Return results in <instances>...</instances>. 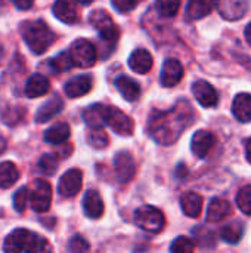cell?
<instances>
[{
	"mask_svg": "<svg viewBox=\"0 0 251 253\" xmlns=\"http://www.w3.org/2000/svg\"><path fill=\"white\" fill-rule=\"evenodd\" d=\"M83 184V175L78 169H71L65 172L58 182V193L62 197H74Z\"/></svg>",
	"mask_w": 251,
	"mask_h": 253,
	"instance_id": "10",
	"label": "cell"
},
{
	"mask_svg": "<svg viewBox=\"0 0 251 253\" xmlns=\"http://www.w3.org/2000/svg\"><path fill=\"white\" fill-rule=\"evenodd\" d=\"M195 120V113L188 101H179L169 111H154L148 122V132L161 145L175 144L186 127Z\"/></svg>",
	"mask_w": 251,
	"mask_h": 253,
	"instance_id": "1",
	"label": "cell"
},
{
	"mask_svg": "<svg viewBox=\"0 0 251 253\" xmlns=\"http://www.w3.org/2000/svg\"><path fill=\"white\" fill-rule=\"evenodd\" d=\"M68 53L72 59L74 67H80V68H90L98 59V50L95 44L86 39L75 40L71 44Z\"/></svg>",
	"mask_w": 251,
	"mask_h": 253,
	"instance_id": "5",
	"label": "cell"
},
{
	"mask_svg": "<svg viewBox=\"0 0 251 253\" xmlns=\"http://www.w3.org/2000/svg\"><path fill=\"white\" fill-rule=\"evenodd\" d=\"M93 87V80L90 76L83 74V76H77L74 79H71L67 84H65V93L70 98H80L83 95H87Z\"/></svg>",
	"mask_w": 251,
	"mask_h": 253,
	"instance_id": "16",
	"label": "cell"
},
{
	"mask_svg": "<svg viewBox=\"0 0 251 253\" xmlns=\"http://www.w3.org/2000/svg\"><path fill=\"white\" fill-rule=\"evenodd\" d=\"M180 208L189 218H198L203 211V197L197 193H185L180 197Z\"/></svg>",
	"mask_w": 251,
	"mask_h": 253,
	"instance_id": "25",
	"label": "cell"
},
{
	"mask_svg": "<svg viewBox=\"0 0 251 253\" xmlns=\"http://www.w3.org/2000/svg\"><path fill=\"white\" fill-rule=\"evenodd\" d=\"M133 219L141 230L151 234H158L160 231H163L166 225V218L163 212L154 206H142L136 209Z\"/></svg>",
	"mask_w": 251,
	"mask_h": 253,
	"instance_id": "4",
	"label": "cell"
},
{
	"mask_svg": "<svg viewBox=\"0 0 251 253\" xmlns=\"http://www.w3.org/2000/svg\"><path fill=\"white\" fill-rule=\"evenodd\" d=\"M246 154H247V160L251 163V138L246 142Z\"/></svg>",
	"mask_w": 251,
	"mask_h": 253,
	"instance_id": "40",
	"label": "cell"
},
{
	"mask_svg": "<svg viewBox=\"0 0 251 253\" xmlns=\"http://www.w3.org/2000/svg\"><path fill=\"white\" fill-rule=\"evenodd\" d=\"M87 139H89V144L96 150L105 148L108 145V142H109L108 135H107V132L104 129H92Z\"/></svg>",
	"mask_w": 251,
	"mask_h": 253,
	"instance_id": "33",
	"label": "cell"
},
{
	"mask_svg": "<svg viewBox=\"0 0 251 253\" xmlns=\"http://www.w3.org/2000/svg\"><path fill=\"white\" fill-rule=\"evenodd\" d=\"M19 178V170L15 163L12 162H1L0 163V188L12 187Z\"/></svg>",
	"mask_w": 251,
	"mask_h": 253,
	"instance_id": "27",
	"label": "cell"
},
{
	"mask_svg": "<svg viewBox=\"0 0 251 253\" xmlns=\"http://www.w3.org/2000/svg\"><path fill=\"white\" fill-rule=\"evenodd\" d=\"M115 86L123 95V98L129 102H135L141 96V86L136 80H133L129 76H120L115 80Z\"/></svg>",
	"mask_w": 251,
	"mask_h": 253,
	"instance_id": "22",
	"label": "cell"
},
{
	"mask_svg": "<svg viewBox=\"0 0 251 253\" xmlns=\"http://www.w3.org/2000/svg\"><path fill=\"white\" fill-rule=\"evenodd\" d=\"M50 67L56 73H67V71H70L74 67V64H72V59H71L70 53L68 52H62V53L56 55L50 61Z\"/></svg>",
	"mask_w": 251,
	"mask_h": 253,
	"instance_id": "30",
	"label": "cell"
},
{
	"mask_svg": "<svg viewBox=\"0 0 251 253\" xmlns=\"http://www.w3.org/2000/svg\"><path fill=\"white\" fill-rule=\"evenodd\" d=\"M180 7V1H172V0H158L155 1L157 12L164 18H172L178 13Z\"/></svg>",
	"mask_w": 251,
	"mask_h": 253,
	"instance_id": "31",
	"label": "cell"
},
{
	"mask_svg": "<svg viewBox=\"0 0 251 253\" xmlns=\"http://www.w3.org/2000/svg\"><path fill=\"white\" fill-rule=\"evenodd\" d=\"M107 125L121 136H130L135 130L133 120L121 110L107 105Z\"/></svg>",
	"mask_w": 251,
	"mask_h": 253,
	"instance_id": "8",
	"label": "cell"
},
{
	"mask_svg": "<svg viewBox=\"0 0 251 253\" xmlns=\"http://www.w3.org/2000/svg\"><path fill=\"white\" fill-rule=\"evenodd\" d=\"M104 200L96 190H87L83 199V211L87 218L90 219H98L104 215Z\"/></svg>",
	"mask_w": 251,
	"mask_h": 253,
	"instance_id": "14",
	"label": "cell"
},
{
	"mask_svg": "<svg viewBox=\"0 0 251 253\" xmlns=\"http://www.w3.org/2000/svg\"><path fill=\"white\" fill-rule=\"evenodd\" d=\"M70 126L67 123H56L53 126H50L46 132H44V141L47 144H65V141H68L70 138Z\"/></svg>",
	"mask_w": 251,
	"mask_h": 253,
	"instance_id": "26",
	"label": "cell"
},
{
	"mask_svg": "<svg viewBox=\"0 0 251 253\" xmlns=\"http://www.w3.org/2000/svg\"><path fill=\"white\" fill-rule=\"evenodd\" d=\"M83 120L90 129H102L107 125V105L93 104L83 111Z\"/></svg>",
	"mask_w": 251,
	"mask_h": 253,
	"instance_id": "17",
	"label": "cell"
},
{
	"mask_svg": "<svg viewBox=\"0 0 251 253\" xmlns=\"http://www.w3.org/2000/svg\"><path fill=\"white\" fill-rule=\"evenodd\" d=\"M192 93L195 96V99L200 102L201 107L206 108H212L216 107L219 102V95L217 90L206 80H198L192 84Z\"/></svg>",
	"mask_w": 251,
	"mask_h": 253,
	"instance_id": "11",
	"label": "cell"
},
{
	"mask_svg": "<svg viewBox=\"0 0 251 253\" xmlns=\"http://www.w3.org/2000/svg\"><path fill=\"white\" fill-rule=\"evenodd\" d=\"M49 89H50V83L43 74H34L25 83V95L28 98H37L46 95Z\"/></svg>",
	"mask_w": 251,
	"mask_h": 253,
	"instance_id": "24",
	"label": "cell"
},
{
	"mask_svg": "<svg viewBox=\"0 0 251 253\" xmlns=\"http://www.w3.org/2000/svg\"><path fill=\"white\" fill-rule=\"evenodd\" d=\"M62 108H64V101L61 99V96L55 95L53 98H50L40 107V110L36 114V122L46 123V122L52 120L55 116H58L62 111Z\"/></svg>",
	"mask_w": 251,
	"mask_h": 253,
	"instance_id": "21",
	"label": "cell"
},
{
	"mask_svg": "<svg viewBox=\"0 0 251 253\" xmlns=\"http://www.w3.org/2000/svg\"><path fill=\"white\" fill-rule=\"evenodd\" d=\"M53 15L65 22V24H75L78 19H80V15H78V9H77V3H72V1H64V0H59L53 4Z\"/></svg>",
	"mask_w": 251,
	"mask_h": 253,
	"instance_id": "18",
	"label": "cell"
},
{
	"mask_svg": "<svg viewBox=\"0 0 251 253\" xmlns=\"http://www.w3.org/2000/svg\"><path fill=\"white\" fill-rule=\"evenodd\" d=\"M215 4L216 3L203 1V0H192L186 6V18L188 19H201L212 12Z\"/></svg>",
	"mask_w": 251,
	"mask_h": 253,
	"instance_id": "28",
	"label": "cell"
},
{
	"mask_svg": "<svg viewBox=\"0 0 251 253\" xmlns=\"http://www.w3.org/2000/svg\"><path fill=\"white\" fill-rule=\"evenodd\" d=\"M22 37H24V42L27 43V46L36 55L44 53L47 50V47L55 42L53 31L41 19L25 22L22 27Z\"/></svg>",
	"mask_w": 251,
	"mask_h": 253,
	"instance_id": "3",
	"label": "cell"
},
{
	"mask_svg": "<svg viewBox=\"0 0 251 253\" xmlns=\"http://www.w3.org/2000/svg\"><path fill=\"white\" fill-rule=\"evenodd\" d=\"M244 34H246V40L249 42V44H251V22L247 25V27H246Z\"/></svg>",
	"mask_w": 251,
	"mask_h": 253,
	"instance_id": "41",
	"label": "cell"
},
{
	"mask_svg": "<svg viewBox=\"0 0 251 253\" xmlns=\"http://www.w3.org/2000/svg\"><path fill=\"white\" fill-rule=\"evenodd\" d=\"M89 251V243L84 237L81 236H74L68 242V252L70 253H87Z\"/></svg>",
	"mask_w": 251,
	"mask_h": 253,
	"instance_id": "37",
	"label": "cell"
},
{
	"mask_svg": "<svg viewBox=\"0 0 251 253\" xmlns=\"http://www.w3.org/2000/svg\"><path fill=\"white\" fill-rule=\"evenodd\" d=\"M194 251H195V245L188 237H178L170 248L172 253H194Z\"/></svg>",
	"mask_w": 251,
	"mask_h": 253,
	"instance_id": "35",
	"label": "cell"
},
{
	"mask_svg": "<svg viewBox=\"0 0 251 253\" xmlns=\"http://www.w3.org/2000/svg\"><path fill=\"white\" fill-rule=\"evenodd\" d=\"M28 199H30V191L27 187H21L19 190H16V193L13 194V209L19 213L24 212L27 208Z\"/></svg>",
	"mask_w": 251,
	"mask_h": 253,
	"instance_id": "36",
	"label": "cell"
},
{
	"mask_svg": "<svg viewBox=\"0 0 251 253\" xmlns=\"http://www.w3.org/2000/svg\"><path fill=\"white\" fill-rule=\"evenodd\" d=\"M161 84L164 87H173L183 79V65L178 59H167L161 68Z\"/></svg>",
	"mask_w": 251,
	"mask_h": 253,
	"instance_id": "12",
	"label": "cell"
},
{
	"mask_svg": "<svg viewBox=\"0 0 251 253\" xmlns=\"http://www.w3.org/2000/svg\"><path fill=\"white\" fill-rule=\"evenodd\" d=\"M243 225L241 222L235 221V222H231V224H226L222 230H220V237L223 242L229 243V245H235L241 240L243 237Z\"/></svg>",
	"mask_w": 251,
	"mask_h": 253,
	"instance_id": "29",
	"label": "cell"
},
{
	"mask_svg": "<svg viewBox=\"0 0 251 253\" xmlns=\"http://www.w3.org/2000/svg\"><path fill=\"white\" fill-rule=\"evenodd\" d=\"M13 4L18 7V9H22V10H25V9H30V7H33V0H13Z\"/></svg>",
	"mask_w": 251,
	"mask_h": 253,
	"instance_id": "39",
	"label": "cell"
},
{
	"mask_svg": "<svg viewBox=\"0 0 251 253\" xmlns=\"http://www.w3.org/2000/svg\"><path fill=\"white\" fill-rule=\"evenodd\" d=\"M220 15L228 19V21H237L240 18L244 16L247 7H249V3L247 1H243V0H223V1H219L215 4Z\"/></svg>",
	"mask_w": 251,
	"mask_h": 253,
	"instance_id": "15",
	"label": "cell"
},
{
	"mask_svg": "<svg viewBox=\"0 0 251 253\" xmlns=\"http://www.w3.org/2000/svg\"><path fill=\"white\" fill-rule=\"evenodd\" d=\"M114 170L120 182L127 184L135 178L136 173V165L135 159L129 151H120L117 153L114 159Z\"/></svg>",
	"mask_w": 251,
	"mask_h": 253,
	"instance_id": "9",
	"label": "cell"
},
{
	"mask_svg": "<svg viewBox=\"0 0 251 253\" xmlns=\"http://www.w3.org/2000/svg\"><path fill=\"white\" fill-rule=\"evenodd\" d=\"M152 56L146 49H136L129 58V67L138 74H146L152 68Z\"/></svg>",
	"mask_w": 251,
	"mask_h": 253,
	"instance_id": "20",
	"label": "cell"
},
{
	"mask_svg": "<svg viewBox=\"0 0 251 253\" xmlns=\"http://www.w3.org/2000/svg\"><path fill=\"white\" fill-rule=\"evenodd\" d=\"M232 113L235 119L241 123L251 122V95L250 93H240L235 96L232 104Z\"/></svg>",
	"mask_w": 251,
	"mask_h": 253,
	"instance_id": "23",
	"label": "cell"
},
{
	"mask_svg": "<svg viewBox=\"0 0 251 253\" xmlns=\"http://www.w3.org/2000/svg\"><path fill=\"white\" fill-rule=\"evenodd\" d=\"M232 212H234L232 206L226 200L213 199L207 209V222H212V224L220 222V221L229 218L232 215Z\"/></svg>",
	"mask_w": 251,
	"mask_h": 253,
	"instance_id": "19",
	"label": "cell"
},
{
	"mask_svg": "<svg viewBox=\"0 0 251 253\" xmlns=\"http://www.w3.org/2000/svg\"><path fill=\"white\" fill-rule=\"evenodd\" d=\"M4 253H53V249L47 240L41 236L30 231V230H15L12 231L4 243H3Z\"/></svg>",
	"mask_w": 251,
	"mask_h": 253,
	"instance_id": "2",
	"label": "cell"
},
{
	"mask_svg": "<svg viewBox=\"0 0 251 253\" xmlns=\"http://www.w3.org/2000/svg\"><path fill=\"white\" fill-rule=\"evenodd\" d=\"M216 139L215 135L209 130H198L194 133L192 141H191V150L198 159H204L210 150L213 148Z\"/></svg>",
	"mask_w": 251,
	"mask_h": 253,
	"instance_id": "13",
	"label": "cell"
},
{
	"mask_svg": "<svg viewBox=\"0 0 251 253\" xmlns=\"http://www.w3.org/2000/svg\"><path fill=\"white\" fill-rule=\"evenodd\" d=\"M90 24L99 31V36L109 43H115L118 39V28L114 24L111 15L105 9H95L89 15Z\"/></svg>",
	"mask_w": 251,
	"mask_h": 253,
	"instance_id": "6",
	"label": "cell"
},
{
	"mask_svg": "<svg viewBox=\"0 0 251 253\" xmlns=\"http://www.w3.org/2000/svg\"><path fill=\"white\" fill-rule=\"evenodd\" d=\"M30 202L33 211L38 213L47 212L52 205V185L44 179H37L30 193Z\"/></svg>",
	"mask_w": 251,
	"mask_h": 253,
	"instance_id": "7",
	"label": "cell"
},
{
	"mask_svg": "<svg viewBox=\"0 0 251 253\" xmlns=\"http://www.w3.org/2000/svg\"><path fill=\"white\" fill-rule=\"evenodd\" d=\"M112 6L118 12L126 13V12H130L132 9H135L138 6V1H135V0H112Z\"/></svg>",
	"mask_w": 251,
	"mask_h": 253,
	"instance_id": "38",
	"label": "cell"
},
{
	"mask_svg": "<svg viewBox=\"0 0 251 253\" xmlns=\"http://www.w3.org/2000/svg\"><path fill=\"white\" fill-rule=\"evenodd\" d=\"M38 170L44 175H53L58 169V157L55 154H43L38 160Z\"/></svg>",
	"mask_w": 251,
	"mask_h": 253,
	"instance_id": "32",
	"label": "cell"
},
{
	"mask_svg": "<svg viewBox=\"0 0 251 253\" xmlns=\"http://www.w3.org/2000/svg\"><path fill=\"white\" fill-rule=\"evenodd\" d=\"M237 205L246 215L251 216V185H246L237 194Z\"/></svg>",
	"mask_w": 251,
	"mask_h": 253,
	"instance_id": "34",
	"label": "cell"
}]
</instances>
